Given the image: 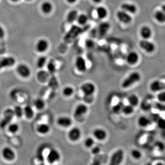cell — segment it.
Returning a JSON list of instances; mask_svg holds the SVG:
<instances>
[{
  "label": "cell",
  "instance_id": "cb8c5ba5",
  "mask_svg": "<svg viewBox=\"0 0 165 165\" xmlns=\"http://www.w3.org/2000/svg\"><path fill=\"white\" fill-rule=\"evenodd\" d=\"M152 31L151 28L147 26H144L141 28L140 31V34L143 39H148L152 35Z\"/></svg>",
  "mask_w": 165,
  "mask_h": 165
},
{
  "label": "cell",
  "instance_id": "e575fe53",
  "mask_svg": "<svg viewBox=\"0 0 165 165\" xmlns=\"http://www.w3.org/2000/svg\"><path fill=\"white\" fill-rule=\"evenodd\" d=\"M47 58L46 56H41L38 58L36 62V66L39 69H42L47 65Z\"/></svg>",
  "mask_w": 165,
  "mask_h": 165
},
{
  "label": "cell",
  "instance_id": "d6986e66",
  "mask_svg": "<svg viewBox=\"0 0 165 165\" xmlns=\"http://www.w3.org/2000/svg\"><path fill=\"white\" fill-rule=\"evenodd\" d=\"M110 29V24L108 22H103L99 24L98 27V33L101 37L106 35Z\"/></svg>",
  "mask_w": 165,
  "mask_h": 165
},
{
  "label": "cell",
  "instance_id": "7bdbcfd3",
  "mask_svg": "<svg viewBox=\"0 0 165 165\" xmlns=\"http://www.w3.org/2000/svg\"><path fill=\"white\" fill-rule=\"evenodd\" d=\"M157 125L158 128L162 130H165V118H160L157 122Z\"/></svg>",
  "mask_w": 165,
  "mask_h": 165
},
{
  "label": "cell",
  "instance_id": "816d5d0a",
  "mask_svg": "<svg viewBox=\"0 0 165 165\" xmlns=\"http://www.w3.org/2000/svg\"><path fill=\"white\" fill-rule=\"evenodd\" d=\"M11 2H19L20 0H10Z\"/></svg>",
  "mask_w": 165,
  "mask_h": 165
},
{
  "label": "cell",
  "instance_id": "2e32d148",
  "mask_svg": "<svg viewBox=\"0 0 165 165\" xmlns=\"http://www.w3.org/2000/svg\"><path fill=\"white\" fill-rule=\"evenodd\" d=\"M49 44L48 41L45 39H39L35 45V49L38 52L42 53L48 49Z\"/></svg>",
  "mask_w": 165,
  "mask_h": 165
},
{
  "label": "cell",
  "instance_id": "277c9868",
  "mask_svg": "<svg viewBox=\"0 0 165 165\" xmlns=\"http://www.w3.org/2000/svg\"><path fill=\"white\" fill-rule=\"evenodd\" d=\"M80 90L84 96H93L96 91V86L93 83L86 82L81 85Z\"/></svg>",
  "mask_w": 165,
  "mask_h": 165
},
{
  "label": "cell",
  "instance_id": "f5cc1de1",
  "mask_svg": "<svg viewBox=\"0 0 165 165\" xmlns=\"http://www.w3.org/2000/svg\"><path fill=\"white\" fill-rule=\"evenodd\" d=\"M25 1H27V2H31V1H32V0H25Z\"/></svg>",
  "mask_w": 165,
  "mask_h": 165
},
{
  "label": "cell",
  "instance_id": "83f0119b",
  "mask_svg": "<svg viewBox=\"0 0 165 165\" xmlns=\"http://www.w3.org/2000/svg\"><path fill=\"white\" fill-rule=\"evenodd\" d=\"M78 12L76 10H72L70 11L67 16V20L69 23H72L76 21L78 16Z\"/></svg>",
  "mask_w": 165,
  "mask_h": 165
},
{
  "label": "cell",
  "instance_id": "4dcf8cb0",
  "mask_svg": "<svg viewBox=\"0 0 165 165\" xmlns=\"http://www.w3.org/2000/svg\"><path fill=\"white\" fill-rule=\"evenodd\" d=\"M74 93V88L71 86H67L65 87L62 90L63 95L66 97H72Z\"/></svg>",
  "mask_w": 165,
  "mask_h": 165
},
{
  "label": "cell",
  "instance_id": "f1b7e54d",
  "mask_svg": "<svg viewBox=\"0 0 165 165\" xmlns=\"http://www.w3.org/2000/svg\"><path fill=\"white\" fill-rule=\"evenodd\" d=\"M134 108L130 104L124 105L122 109L121 113L126 116H130L133 114L134 112Z\"/></svg>",
  "mask_w": 165,
  "mask_h": 165
},
{
  "label": "cell",
  "instance_id": "5bb4252c",
  "mask_svg": "<svg viewBox=\"0 0 165 165\" xmlns=\"http://www.w3.org/2000/svg\"><path fill=\"white\" fill-rule=\"evenodd\" d=\"M75 66L76 69L80 72H85L87 69L86 60L82 56H79L75 59Z\"/></svg>",
  "mask_w": 165,
  "mask_h": 165
},
{
  "label": "cell",
  "instance_id": "ac0fdd59",
  "mask_svg": "<svg viewBox=\"0 0 165 165\" xmlns=\"http://www.w3.org/2000/svg\"><path fill=\"white\" fill-rule=\"evenodd\" d=\"M139 57L138 54L135 52H131L127 55L126 61L130 65H134L138 63Z\"/></svg>",
  "mask_w": 165,
  "mask_h": 165
},
{
  "label": "cell",
  "instance_id": "d4e9b609",
  "mask_svg": "<svg viewBox=\"0 0 165 165\" xmlns=\"http://www.w3.org/2000/svg\"><path fill=\"white\" fill-rule=\"evenodd\" d=\"M23 116L28 120H31L34 118L35 112L31 105H27L23 107Z\"/></svg>",
  "mask_w": 165,
  "mask_h": 165
},
{
  "label": "cell",
  "instance_id": "4fadbf2b",
  "mask_svg": "<svg viewBox=\"0 0 165 165\" xmlns=\"http://www.w3.org/2000/svg\"><path fill=\"white\" fill-rule=\"evenodd\" d=\"M92 134L95 139L100 141L105 140L107 137V132L102 128H98L94 129L92 132Z\"/></svg>",
  "mask_w": 165,
  "mask_h": 165
},
{
  "label": "cell",
  "instance_id": "6da1fadb",
  "mask_svg": "<svg viewBox=\"0 0 165 165\" xmlns=\"http://www.w3.org/2000/svg\"><path fill=\"white\" fill-rule=\"evenodd\" d=\"M141 79V74L138 72H133L130 73L121 83L122 87L124 89L129 88L136 83L140 81Z\"/></svg>",
  "mask_w": 165,
  "mask_h": 165
},
{
  "label": "cell",
  "instance_id": "8d00e7d4",
  "mask_svg": "<svg viewBox=\"0 0 165 165\" xmlns=\"http://www.w3.org/2000/svg\"><path fill=\"white\" fill-rule=\"evenodd\" d=\"M48 73H49L48 72L47 73L44 71H40L37 74V79L39 81L42 83L45 82L48 77Z\"/></svg>",
  "mask_w": 165,
  "mask_h": 165
},
{
  "label": "cell",
  "instance_id": "74e56055",
  "mask_svg": "<svg viewBox=\"0 0 165 165\" xmlns=\"http://www.w3.org/2000/svg\"><path fill=\"white\" fill-rule=\"evenodd\" d=\"M47 71L50 74H54L55 73L56 71V65L55 63L52 60L49 61L47 64Z\"/></svg>",
  "mask_w": 165,
  "mask_h": 165
},
{
  "label": "cell",
  "instance_id": "1f68e13d",
  "mask_svg": "<svg viewBox=\"0 0 165 165\" xmlns=\"http://www.w3.org/2000/svg\"><path fill=\"white\" fill-rule=\"evenodd\" d=\"M7 130L12 134H16L19 130V125L15 122H11L7 127Z\"/></svg>",
  "mask_w": 165,
  "mask_h": 165
},
{
  "label": "cell",
  "instance_id": "f907efd6",
  "mask_svg": "<svg viewBox=\"0 0 165 165\" xmlns=\"http://www.w3.org/2000/svg\"><path fill=\"white\" fill-rule=\"evenodd\" d=\"M162 11L165 13V4L163 5L162 6Z\"/></svg>",
  "mask_w": 165,
  "mask_h": 165
},
{
  "label": "cell",
  "instance_id": "484cf974",
  "mask_svg": "<svg viewBox=\"0 0 165 165\" xmlns=\"http://www.w3.org/2000/svg\"><path fill=\"white\" fill-rule=\"evenodd\" d=\"M96 13L98 18L101 19H105L108 15V11L104 6H98L96 9Z\"/></svg>",
  "mask_w": 165,
  "mask_h": 165
},
{
  "label": "cell",
  "instance_id": "bcb514c9",
  "mask_svg": "<svg viewBox=\"0 0 165 165\" xmlns=\"http://www.w3.org/2000/svg\"><path fill=\"white\" fill-rule=\"evenodd\" d=\"M141 107H142V109L144 111H148L150 109V107H151V105L148 102H144V103L142 104Z\"/></svg>",
  "mask_w": 165,
  "mask_h": 165
},
{
  "label": "cell",
  "instance_id": "ba28073f",
  "mask_svg": "<svg viewBox=\"0 0 165 165\" xmlns=\"http://www.w3.org/2000/svg\"><path fill=\"white\" fill-rule=\"evenodd\" d=\"M82 132L78 127L71 128L68 133V137L70 141L75 142L80 140L81 137Z\"/></svg>",
  "mask_w": 165,
  "mask_h": 165
},
{
  "label": "cell",
  "instance_id": "836d02e7",
  "mask_svg": "<svg viewBox=\"0 0 165 165\" xmlns=\"http://www.w3.org/2000/svg\"><path fill=\"white\" fill-rule=\"evenodd\" d=\"M14 116L18 118H21L23 116V109L20 105H17L14 106Z\"/></svg>",
  "mask_w": 165,
  "mask_h": 165
},
{
  "label": "cell",
  "instance_id": "7a4b0ae2",
  "mask_svg": "<svg viewBox=\"0 0 165 165\" xmlns=\"http://www.w3.org/2000/svg\"><path fill=\"white\" fill-rule=\"evenodd\" d=\"M15 117L14 110L12 108H8L4 111L3 118L0 121V128L4 129L12 122Z\"/></svg>",
  "mask_w": 165,
  "mask_h": 165
},
{
  "label": "cell",
  "instance_id": "8992f818",
  "mask_svg": "<svg viewBox=\"0 0 165 165\" xmlns=\"http://www.w3.org/2000/svg\"><path fill=\"white\" fill-rule=\"evenodd\" d=\"M16 72L19 76L23 79H27L31 76V70L30 67L24 64H21L16 67Z\"/></svg>",
  "mask_w": 165,
  "mask_h": 165
},
{
  "label": "cell",
  "instance_id": "8fae6325",
  "mask_svg": "<svg viewBox=\"0 0 165 165\" xmlns=\"http://www.w3.org/2000/svg\"><path fill=\"white\" fill-rule=\"evenodd\" d=\"M16 59L13 56H8L0 59V70L14 65Z\"/></svg>",
  "mask_w": 165,
  "mask_h": 165
},
{
  "label": "cell",
  "instance_id": "e0dca14e",
  "mask_svg": "<svg viewBox=\"0 0 165 165\" xmlns=\"http://www.w3.org/2000/svg\"><path fill=\"white\" fill-rule=\"evenodd\" d=\"M140 47L147 53H151L155 50V45L148 39H143L139 42Z\"/></svg>",
  "mask_w": 165,
  "mask_h": 165
},
{
  "label": "cell",
  "instance_id": "603a6c76",
  "mask_svg": "<svg viewBox=\"0 0 165 165\" xmlns=\"http://www.w3.org/2000/svg\"><path fill=\"white\" fill-rule=\"evenodd\" d=\"M41 12L45 14H51L53 9L52 4L49 1H45L41 5Z\"/></svg>",
  "mask_w": 165,
  "mask_h": 165
},
{
  "label": "cell",
  "instance_id": "52a82bcc",
  "mask_svg": "<svg viewBox=\"0 0 165 165\" xmlns=\"http://www.w3.org/2000/svg\"><path fill=\"white\" fill-rule=\"evenodd\" d=\"M61 155L57 150L52 149L48 152L46 159L47 163L53 164L59 162L61 159Z\"/></svg>",
  "mask_w": 165,
  "mask_h": 165
},
{
  "label": "cell",
  "instance_id": "b9f144b4",
  "mask_svg": "<svg viewBox=\"0 0 165 165\" xmlns=\"http://www.w3.org/2000/svg\"><path fill=\"white\" fill-rule=\"evenodd\" d=\"M156 99L161 103H165V89L157 93Z\"/></svg>",
  "mask_w": 165,
  "mask_h": 165
},
{
  "label": "cell",
  "instance_id": "ee69618b",
  "mask_svg": "<svg viewBox=\"0 0 165 165\" xmlns=\"http://www.w3.org/2000/svg\"><path fill=\"white\" fill-rule=\"evenodd\" d=\"M91 152L94 155H97L101 152V148L99 146H93L91 148Z\"/></svg>",
  "mask_w": 165,
  "mask_h": 165
},
{
  "label": "cell",
  "instance_id": "7402d4cb",
  "mask_svg": "<svg viewBox=\"0 0 165 165\" xmlns=\"http://www.w3.org/2000/svg\"><path fill=\"white\" fill-rule=\"evenodd\" d=\"M122 10L127 12L130 14H134L136 13L137 8L134 4L130 3H124L121 5Z\"/></svg>",
  "mask_w": 165,
  "mask_h": 165
},
{
  "label": "cell",
  "instance_id": "5b68a950",
  "mask_svg": "<svg viewBox=\"0 0 165 165\" xmlns=\"http://www.w3.org/2000/svg\"><path fill=\"white\" fill-rule=\"evenodd\" d=\"M2 157L6 161L11 162L14 161L16 157L15 152L9 146L3 148L1 151Z\"/></svg>",
  "mask_w": 165,
  "mask_h": 165
},
{
  "label": "cell",
  "instance_id": "681fc988",
  "mask_svg": "<svg viewBox=\"0 0 165 165\" xmlns=\"http://www.w3.org/2000/svg\"><path fill=\"white\" fill-rule=\"evenodd\" d=\"M92 1L95 3H100L103 0H92Z\"/></svg>",
  "mask_w": 165,
  "mask_h": 165
},
{
  "label": "cell",
  "instance_id": "d6a6232c",
  "mask_svg": "<svg viewBox=\"0 0 165 165\" xmlns=\"http://www.w3.org/2000/svg\"><path fill=\"white\" fill-rule=\"evenodd\" d=\"M130 155L133 159L135 160H139L143 156L142 152L137 149H132L130 151Z\"/></svg>",
  "mask_w": 165,
  "mask_h": 165
},
{
  "label": "cell",
  "instance_id": "30bf717a",
  "mask_svg": "<svg viewBox=\"0 0 165 165\" xmlns=\"http://www.w3.org/2000/svg\"><path fill=\"white\" fill-rule=\"evenodd\" d=\"M88 107L85 103L78 105L74 109L73 116L75 118H80L86 114L88 112Z\"/></svg>",
  "mask_w": 165,
  "mask_h": 165
},
{
  "label": "cell",
  "instance_id": "7dc6e473",
  "mask_svg": "<svg viewBox=\"0 0 165 165\" xmlns=\"http://www.w3.org/2000/svg\"><path fill=\"white\" fill-rule=\"evenodd\" d=\"M5 35V31L4 29L0 25V39L4 37Z\"/></svg>",
  "mask_w": 165,
  "mask_h": 165
},
{
  "label": "cell",
  "instance_id": "f546056e",
  "mask_svg": "<svg viewBox=\"0 0 165 165\" xmlns=\"http://www.w3.org/2000/svg\"><path fill=\"white\" fill-rule=\"evenodd\" d=\"M34 105L37 110H42L45 108L46 103L44 100L41 98H37L34 101Z\"/></svg>",
  "mask_w": 165,
  "mask_h": 165
},
{
  "label": "cell",
  "instance_id": "f35d334b",
  "mask_svg": "<svg viewBox=\"0 0 165 165\" xmlns=\"http://www.w3.org/2000/svg\"><path fill=\"white\" fill-rule=\"evenodd\" d=\"M76 21L80 25H84L86 24L87 23L88 21V17L85 14H79Z\"/></svg>",
  "mask_w": 165,
  "mask_h": 165
},
{
  "label": "cell",
  "instance_id": "60d3db41",
  "mask_svg": "<svg viewBox=\"0 0 165 165\" xmlns=\"http://www.w3.org/2000/svg\"><path fill=\"white\" fill-rule=\"evenodd\" d=\"M124 105V104L122 101L118 102L112 107V111L115 114L121 113L122 109Z\"/></svg>",
  "mask_w": 165,
  "mask_h": 165
},
{
  "label": "cell",
  "instance_id": "9a60e30c",
  "mask_svg": "<svg viewBox=\"0 0 165 165\" xmlns=\"http://www.w3.org/2000/svg\"><path fill=\"white\" fill-rule=\"evenodd\" d=\"M56 123L59 127L63 128H68L71 126L72 120L71 118L68 116H61L57 118Z\"/></svg>",
  "mask_w": 165,
  "mask_h": 165
},
{
  "label": "cell",
  "instance_id": "3957f363",
  "mask_svg": "<svg viewBox=\"0 0 165 165\" xmlns=\"http://www.w3.org/2000/svg\"><path fill=\"white\" fill-rule=\"evenodd\" d=\"M124 152L122 149L117 150L113 153L110 160V164L119 165L121 164L124 160Z\"/></svg>",
  "mask_w": 165,
  "mask_h": 165
},
{
  "label": "cell",
  "instance_id": "c3c4849f",
  "mask_svg": "<svg viewBox=\"0 0 165 165\" xmlns=\"http://www.w3.org/2000/svg\"><path fill=\"white\" fill-rule=\"evenodd\" d=\"M67 2L69 4H74L77 2L78 0H66Z\"/></svg>",
  "mask_w": 165,
  "mask_h": 165
},
{
  "label": "cell",
  "instance_id": "d590c367",
  "mask_svg": "<svg viewBox=\"0 0 165 165\" xmlns=\"http://www.w3.org/2000/svg\"><path fill=\"white\" fill-rule=\"evenodd\" d=\"M155 19L159 23L165 22V14L163 11H157L155 14Z\"/></svg>",
  "mask_w": 165,
  "mask_h": 165
},
{
  "label": "cell",
  "instance_id": "9c48e42d",
  "mask_svg": "<svg viewBox=\"0 0 165 165\" xmlns=\"http://www.w3.org/2000/svg\"><path fill=\"white\" fill-rule=\"evenodd\" d=\"M149 89L151 92L158 93L165 90V83L160 80H154L150 83Z\"/></svg>",
  "mask_w": 165,
  "mask_h": 165
},
{
  "label": "cell",
  "instance_id": "4316f807",
  "mask_svg": "<svg viewBox=\"0 0 165 165\" xmlns=\"http://www.w3.org/2000/svg\"><path fill=\"white\" fill-rule=\"evenodd\" d=\"M128 103L134 107H136L139 104V98L138 96L136 94H133L128 97Z\"/></svg>",
  "mask_w": 165,
  "mask_h": 165
},
{
  "label": "cell",
  "instance_id": "f6af8a7d",
  "mask_svg": "<svg viewBox=\"0 0 165 165\" xmlns=\"http://www.w3.org/2000/svg\"><path fill=\"white\" fill-rule=\"evenodd\" d=\"M85 46L88 48H92L94 46V41L91 39L87 40L85 42Z\"/></svg>",
  "mask_w": 165,
  "mask_h": 165
},
{
  "label": "cell",
  "instance_id": "ffe728a7",
  "mask_svg": "<svg viewBox=\"0 0 165 165\" xmlns=\"http://www.w3.org/2000/svg\"><path fill=\"white\" fill-rule=\"evenodd\" d=\"M137 123L141 128H146L151 125L152 121L148 117L141 116L138 119Z\"/></svg>",
  "mask_w": 165,
  "mask_h": 165
},
{
  "label": "cell",
  "instance_id": "7c38bea8",
  "mask_svg": "<svg viewBox=\"0 0 165 165\" xmlns=\"http://www.w3.org/2000/svg\"><path fill=\"white\" fill-rule=\"evenodd\" d=\"M116 16L118 20L124 24H129L132 22V18L130 14L123 10L118 11Z\"/></svg>",
  "mask_w": 165,
  "mask_h": 165
},
{
  "label": "cell",
  "instance_id": "ab89813d",
  "mask_svg": "<svg viewBox=\"0 0 165 165\" xmlns=\"http://www.w3.org/2000/svg\"><path fill=\"white\" fill-rule=\"evenodd\" d=\"M84 144L86 148L91 149L95 145V139L93 138L89 137L85 138Z\"/></svg>",
  "mask_w": 165,
  "mask_h": 165
},
{
  "label": "cell",
  "instance_id": "44dd1931",
  "mask_svg": "<svg viewBox=\"0 0 165 165\" xmlns=\"http://www.w3.org/2000/svg\"><path fill=\"white\" fill-rule=\"evenodd\" d=\"M51 130L50 125L47 123H42L38 124L36 128V132L39 134L46 135L48 134Z\"/></svg>",
  "mask_w": 165,
  "mask_h": 165
}]
</instances>
